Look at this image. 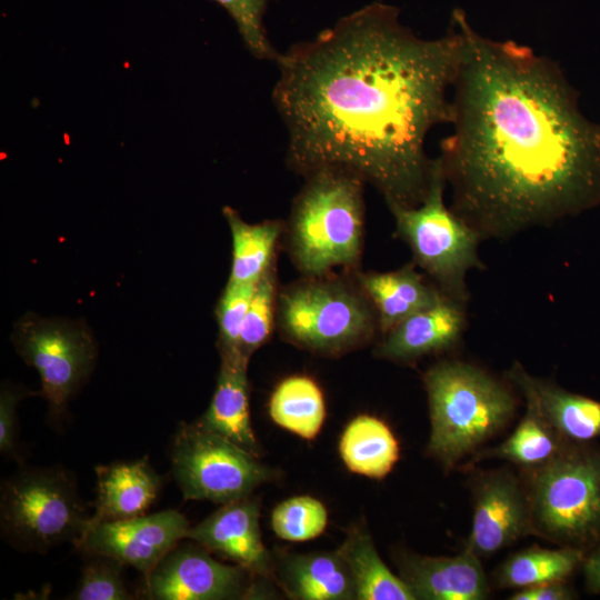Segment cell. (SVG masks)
I'll list each match as a JSON object with an SVG mask.
<instances>
[{
  "label": "cell",
  "mask_w": 600,
  "mask_h": 600,
  "mask_svg": "<svg viewBox=\"0 0 600 600\" xmlns=\"http://www.w3.org/2000/svg\"><path fill=\"white\" fill-rule=\"evenodd\" d=\"M460 54L452 29L417 37L398 11L372 3L277 58L273 102L288 158L306 176L341 167L372 183L389 208L419 206L429 190V131L451 120Z\"/></svg>",
  "instance_id": "6da1fadb"
},
{
  "label": "cell",
  "mask_w": 600,
  "mask_h": 600,
  "mask_svg": "<svg viewBox=\"0 0 600 600\" xmlns=\"http://www.w3.org/2000/svg\"><path fill=\"white\" fill-rule=\"evenodd\" d=\"M354 581L356 599L414 600L404 579L393 574L379 557L370 536L354 531L338 550Z\"/></svg>",
  "instance_id": "603a6c76"
},
{
  "label": "cell",
  "mask_w": 600,
  "mask_h": 600,
  "mask_svg": "<svg viewBox=\"0 0 600 600\" xmlns=\"http://www.w3.org/2000/svg\"><path fill=\"white\" fill-rule=\"evenodd\" d=\"M234 21L247 49L258 59H276L279 53L271 46L263 26L269 0H212Z\"/></svg>",
  "instance_id": "4dcf8cb0"
},
{
  "label": "cell",
  "mask_w": 600,
  "mask_h": 600,
  "mask_svg": "<svg viewBox=\"0 0 600 600\" xmlns=\"http://www.w3.org/2000/svg\"><path fill=\"white\" fill-rule=\"evenodd\" d=\"M276 282L272 268L257 282L246 313L238 352L249 359L269 338L273 324Z\"/></svg>",
  "instance_id": "f546056e"
},
{
  "label": "cell",
  "mask_w": 600,
  "mask_h": 600,
  "mask_svg": "<svg viewBox=\"0 0 600 600\" xmlns=\"http://www.w3.org/2000/svg\"><path fill=\"white\" fill-rule=\"evenodd\" d=\"M244 571L217 561L198 543L179 542L144 578L143 596L156 600L237 599L248 593Z\"/></svg>",
  "instance_id": "7c38bea8"
},
{
  "label": "cell",
  "mask_w": 600,
  "mask_h": 600,
  "mask_svg": "<svg viewBox=\"0 0 600 600\" xmlns=\"http://www.w3.org/2000/svg\"><path fill=\"white\" fill-rule=\"evenodd\" d=\"M402 570L416 599L482 600L489 593L479 557L468 549L453 557H409Z\"/></svg>",
  "instance_id": "e0dca14e"
},
{
  "label": "cell",
  "mask_w": 600,
  "mask_h": 600,
  "mask_svg": "<svg viewBox=\"0 0 600 600\" xmlns=\"http://www.w3.org/2000/svg\"><path fill=\"white\" fill-rule=\"evenodd\" d=\"M582 553L576 548H529L511 556L499 569V582L508 588L524 589L562 581L579 564Z\"/></svg>",
  "instance_id": "484cf974"
},
{
  "label": "cell",
  "mask_w": 600,
  "mask_h": 600,
  "mask_svg": "<svg viewBox=\"0 0 600 600\" xmlns=\"http://www.w3.org/2000/svg\"><path fill=\"white\" fill-rule=\"evenodd\" d=\"M463 306L444 297L416 312L386 333L380 356L406 361L451 347L464 329Z\"/></svg>",
  "instance_id": "d6986e66"
},
{
  "label": "cell",
  "mask_w": 600,
  "mask_h": 600,
  "mask_svg": "<svg viewBox=\"0 0 600 600\" xmlns=\"http://www.w3.org/2000/svg\"><path fill=\"white\" fill-rule=\"evenodd\" d=\"M572 593L562 581L542 583L520 589L509 599L511 600H567Z\"/></svg>",
  "instance_id": "836d02e7"
},
{
  "label": "cell",
  "mask_w": 600,
  "mask_h": 600,
  "mask_svg": "<svg viewBox=\"0 0 600 600\" xmlns=\"http://www.w3.org/2000/svg\"><path fill=\"white\" fill-rule=\"evenodd\" d=\"M220 356L221 366L212 400L197 423L259 457V444L250 421L249 359L239 353Z\"/></svg>",
  "instance_id": "ac0fdd59"
},
{
  "label": "cell",
  "mask_w": 600,
  "mask_h": 600,
  "mask_svg": "<svg viewBox=\"0 0 600 600\" xmlns=\"http://www.w3.org/2000/svg\"><path fill=\"white\" fill-rule=\"evenodd\" d=\"M96 474L97 499L87 530L101 522L146 514L162 488V477L148 457L97 466Z\"/></svg>",
  "instance_id": "9a60e30c"
},
{
  "label": "cell",
  "mask_w": 600,
  "mask_h": 600,
  "mask_svg": "<svg viewBox=\"0 0 600 600\" xmlns=\"http://www.w3.org/2000/svg\"><path fill=\"white\" fill-rule=\"evenodd\" d=\"M423 382L431 420L429 451L447 467L502 429L516 410L511 391L470 363L441 361L424 373Z\"/></svg>",
  "instance_id": "277c9868"
},
{
  "label": "cell",
  "mask_w": 600,
  "mask_h": 600,
  "mask_svg": "<svg viewBox=\"0 0 600 600\" xmlns=\"http://www.w3.org/2000/svg\"><path fill=\"white\" fill-rule=\"evenodd\" d=\"M256 284L257 282L239 283L228 280L217 307L220 354L239 353L238 344L241 327Z\"/></svg>",
  "instance_id": "1f68e13d"
},
{
  "label": "cell",
  "mask_w": 600,
  "mask_h": 600,
  "mask_svg": "<svg viewBox=\"0 0 600 600\" xmlns=\"http://www.w3.org/2000/svg\"><path fill=\"white\" fill-rule=\"evenodd\" d=\"M307 177L292 207L290 247L304 274L322 277L334 267L359 261L366 181L334 166L319 168Z\"/></svg>",
  "instance_id": "3957f363"
},
{
  "label": "cell",
  "mask_w": 600,
  "mask_h": 600,
  "mask_svg": "<svg viewBox=\"0 0 600 600\" xmlns=\"http://www.w3.org/2000/svg\"><path fill=\"white\" fill-rule=\"evenodd\" d=\"M328 522L326 507L310 496H298L279 503L271 514L274 533L287 541L302 542L320 536Z\"/></svg>",
  "instance_id": "83f0119b"
},
{
  "label": "cell",
  "mask_w": 600,
  "mask_h": 600,
  "mask_svg": "<svg viewBox=\"0 0 600 600\" xmlns=\"http://www.w3.org/2000/svg\"><path fill=\"white\" fill-rule=\"evenodd\" d=\"M232 238V266L229 281L256 283L270 270L277 240L278 221L248 223L230 207L223 208Z\"/></svg>",
  "instance_id": "cb8c5ba5"
},
{
  "label": "cell",
  "mask_w": 600,
  "mask_h": 600,
  "mask_svg": "<svg viewBox=\"0 0 600 600\" xmlns=\"http://www.w3.org/2000/svg\"><path fill=\"white\" fill-rule=\"evenodd\" d=\"M311 278L291 286L279 298L280 324L292 342L336 352L372 336L376 319L364 293L343 281Z\"/></svg>",
  "instance_id": "52a82bcc"
},
{
  "label": "cell",
  "mask_w": 600,
  "mask_h": 600,
  "mask_svg": "<svg viewBox=\"0 0 600 600\" xmlns=\"http://www.w3.org/2000/svg\"><path fill=\"white\" fill-rule=\"evenodd\" d=\"M269 413L281 428L311 440L319 433L326 418L323 394L312 379L289 377L273 391Z\"/></svg>",
  "instance_id": "d4e9b609"
},
{
  "label": "cell",
  "mask_w": 600,
  "mask_h": 600,
  "mask_svg": "<svg viewBox=\"0 0 600 600\" xmlns=\"http://www.w3.org/2000/svg\"><path fill=\"white\" fill-rule=\"evenodd\" d=\"M527 404L561 438L588 441L600 437V401L569 392L530 376L519 363L508 372Z\"/></svg>",
  "instance_id": "2e32d148"
},
{
  "label": "cell",
  "mask_w": 600,
  "mask_h": 600,
  "mask_svg": "<svg viewBox=\"0 0 600 600\" xmlns=\"http://www.w3.org/2000/svg\"><path fill=\"white\" fill-rule=\"evenodd\" d=\"M347 468L373 479L386 477L399 459V443L380 419L361 414L346 427L339 443Z\"/></svg>",
  "instance_id": "7402d4cb"
},
{
  "label": "cell",
  "mask_w": 600,
  "mask_h": 600,
  "mask_svg": "<svg viewBox=\"0 0 600 600\" xmlns=\"http://www.w3.org/2000/svg\"><path fill=\"white\" fill-rule=\"evenodd\" d=\"M559 443L560 437L527 404V413L511 436L499 447L483 453V457L501 458L537 468L561 452Z\"/></svg>",
  "instance_id": "4316f807"
},
{
  "label": "cell",
  "mask_w": 600,
  "mask_h": 600,
  "mask_svg": "<svg viewBox=\"0 0 600 600\" xmlns=\"http://www.w3.org/2000/svg\"><path fill=\"white\" fill-rule=\"evenodd\" d=\"M90 517L74 474L64 468L23 469L2 481L1 532L20 550L42 553L62 542L76 544Z\"/></svg>",
  "instance_id": "5b68a950"
},
{
  "label": "cell",
  "mask_w": 600,
  "mask_h": 600,
  "mask_svg": "<svg viewBox=\"0 0 600 600\" xmlns=\"http://www.w3.org/2000/svg\"><path fill=\"white\" fill-rule=\"evenodd\" d=\"M173 477L186 499L226 504L271 478L257 456L194 423H181L171 446Z\"/></svg>",
  "instance_id": "9c48e42d"
},
{
  "label": "cell",
  "mask_w": 600,
  "mask_h": 600,
  "mask_svg": "<svg viewBox=\"0 0 600 600\" xmlns=\"http://www.w3.org/2000/svg\"><path fill=\"white\" fill-rule=\"evenodd\" d=\"M259 504L249 497L222 504L203 521L190 527V539L250 573L267 574L270 556L259 527Z\"/></svg>",
  "instance_id": "5bb4252c"
},
{
  "label": "cell",
  "mask_w": 600,
  "mask_h": 600,
  "mask_svg": "<svg viewBox=\"0 0 600 600\" xmlns=\"http://www.w3.org/2000/svg\"><path fill=\"white\" fill-rule=\"evenodd\" d=\"M190 526L177 510L101 522L74 544L84 554L98 553L131 566L148 577L162 558L186 539Z\"/></svg>",
  "instance_id": "8fae6325"
},
{
  "label": "cell",
  "mask_w": 600,
  "mask_h": 600,
  "mask_svg": "<svg viewBox=\"0 0 600 600\" xmlns=\"http://www.w3.org/2000/svg\"><path fill=\"white\" fill-rule=\"evenodd\" d=\"M584 572L588 586L600 592V548L588 558Z\"/></svg>",
  "instance_id": "e575fe53"
},
{
  "label": "cell",
  "mask_w": 600,
  "mask_h": 600,
  "mask_svg": "<svg viewBox=\"0 0 600 600\" xmlns=\"http://www.w3.org/2000/svg\"><path fill=\"white\" fill-rule=\"evenodd\" d=\"M280 579L297 599H356L353 578L339 551L288 556L281 563Z\"/></svg>",
  "instance_id": "44dd1931"
},
{
  "label": "cell",
  "mask_w": 600,
  "mask_h": 600,
  "mask_svg": "<svg viewBox=\"0 0 600 600\" xmlns=\"http://www.w3.org/2000/svg\"><path fill=\"white\" fill-rule=\"evenodd\" d=\"M22 393L2 388L0 393V452L17 458V403Z\"/></svg>",
  "instance_id": "d6a6232c"
},
{
  "label": "cell",
  "mask_w": 600,
  "mask_h": 600,
  "mask_svg": "<svg viewBox=\"0 0 600 600\" xmlns=\"http://www.w3.org/2000/svg\"><path fill=\"white\" fill-rule=\"evenodd\" d=\"M360 286L376 308L377 321L383 333L447 297L440 289L424 282L412 264L396 271L360 276Z\"/></svg>",
  "instance_id": "ffe728a7"
},
{
  "label": "cell",
  "mask_w": 600,
  "mask_h": 600,
  "mask_svg": "<svg viewBox=\"0 0 600 600\" xmlns=\"http://www.w3.org/2000/svg\"><path fill=\"white\" fill-rule=\"evenodd\" d=\"M453 18V129L438 157L451 209L480 239H501L600 207V122L561 68Z\"/></svg>",
  "instance_id": "7a4b0ae2"
},
{
  "label": "cell",
  "mask_w": 600,
  "mask_h": 600,
  "mask_svg": "<svg viewBox=\"0 0 600 600\" xmlns=\"http://www.w3.org/2000/svg\"><path fill=\"white\" fill-rule=\"evenodd\" d=\"M532 524L549 538L582 542L600 531V456L560 452L534 468Z\"/></svg>",
  "instance_id": "ba28073f"
},
{
  "label": "cell",
  "mask_w": 600,
  "mask_h": 600,
  "mask_svg": "<svg viewBox=\"0 0 600 600\" xmlns=\"http://www.w3.org/2000/svg\"><path fill=\"white\" fill-rule=\"evenodd\" d=\"M14 346L40 377V394L51 417H60L76 390L91 372L97 350L83 324L24 316L17 324Z\"/></svg>",
  "instance_id": "30bf717a"
},
{
  "label": "cell",
  "mask_w": 600,
  "mask_h": 600,
  "mask_svg": "<svg viewBox=\"0 0 600 600\" xmlns=\"http://www.w3.org/2000/svg\"><path fill=\"white\" fill-rule=\"evenodd\" d=\"M81 570L77 589L69 597L73 600H131L123 578V563L114 558L89 553Z\"/></svg>",
  "instance_id": "f1b7e54d"
},
{
  "label": "cell",
  "mask_w": 600,
  "mask_h": 600,
  "mask_svg": "<svg viewBox=\"0 0 600 600\" xmlns=\"http://www.w3.org/2000/svg\"><path fill=\"white\" fill-rule=\"evenodd\" d=\"M446 179L439 159L432 162L429 190L413 208H390L398 234L410 246L414 261L448 298L464 304L469 299L466 276L484 268L478 253L479 234L451 208L443 196Z\"/></svg>",
  "instance_id": "8992f818"
},
{
  "label": "cell",
  "mask_w": 600,
  "mask_h": 600,
  "mask_svg": "<svg viewBox=\"0 0 600 600\" xmlns=\"http://www.w3.org/2000/svg\"><path fill=\"white\" fill-rule=\"evenodd\" d=\"M532 526L529 498L503 471L481 478L476 487L472 528L467 548L488 557L510 546Z\"/></svg>",
  "instance_id": "4fadbf2b"
}]
</instances>
